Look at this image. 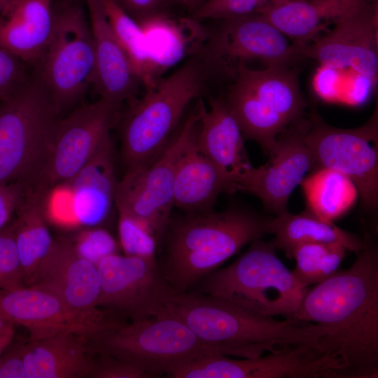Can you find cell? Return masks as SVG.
Instances as JSON below:
<instances>
[{"label": "cell", "mask_w": 378, "mask_h": 378, "mask_svg": "<svg viewBox=\"0 0 378 378\" xmlns=\"http://www.w3.org/2000/svg\"><path fill=\"white\" fill-rule=\"evenodd\" d=\"M347 269L307 290L292 317L321 326L319 345L345 363L353 378L378 372V248L370 244Z\"/></svg>", "instance_id": "cell-1"}, {"label": "cell", "mask_w": 378, "mask_h": 378, "mask_svg": "<svg viewBox=\"0 0 378 378\" xmlns=\"http://www.w3.org/2000/svg\"><path fill=\"white\" fill-rule=\"evenodd\" d=\"M161 314L181 320L220 355L241 358L285 346L319 344L326 333L317 324L253 314L198 291L176 293Z\"/></svg>", "instance_id": "cell-2"}, {"label": "cell", "mask_w": 378, "mask_h": 378, "mask_svg": "<svg viewBox=\"0 0 378 378\" xmlns=\"http://www.w3.org/2000/svg\"><path fill=\"white\" fill-rule=\"evenodd\" d=\"M170 219L162 239L164 251L160 269L178 293L189 291L245 245L268 234L271 217L232 206Z\"/></svg>", "instance_id": "cell-3"}, {"label": "cell", "mask_w": 378, "mask_h": 378, "mask_svg": "<svg viewBox=\"0 0 378 378\" xmlns=\"http://www.w3.org/2000/svg\"><path fill=\"white\" fill-rule=\"evenodd\" d=\"M250 244L232 264L205 276L197 291L253 314L292 318L308 288L280 260L272 240Z\"/></svg>", "instance_id": "cell-4"}, {"label": "cell", "mask_w": 378, "mask_h": 378, "mask_svg": "<svg viewBox=\"0 0 378 378\" xmlns=\"http://www.w3.org/2000/svg\"><path fill=\"white\" fill-rule=\"evenodd\" d=\"M208 75L200 58L190 59L130 103L120 139L127 169L145 166L161 153L186 109L200 97Z\"/></svg>", "instance_id": "cell-5"}, {"label": "cell", "mask_w": 378, "mask_h": 378, "mask_svg": "<svg viewBox=\"0 0 378 378\" xmlns=\"http://www.w3.org/2000/svg\"><path fill=\"white\" fill-rule=\"evenodd\" d=\"M91 353H106L140 369L149 377H170L179 368L210 355H220L183 322L159 315L120 321L86 340Z\"/></svg>", "instance_id": "cell-6"}, {"label": "cell", "mask_w": 378, "mask_h": 378, "mask_svg": "<svg viewBox=\"0 0 378 378\" xmlns=\"http://www.w3.org/2000/svg\"><path fill=\"white\" fill-rule=\"evenodd\" d=\"M232 79L225 100L244 138L258 143L267 155L277 136L302 118L307 107L297 71L243 64Z\"/></svg>", "instance_id": "cell-7"}, {"label": "cell", "mask_w": 378, "mask_h": 378, "mask_svg": "<svg viewBox=\"0 0 378 378\" xmlns=\"http://www.w3.org/2000/svg\"><path fill=\"white\" fill-rule=\"evenodd\" d=\"M59 115L33 74L22 88L0 101V184L34 183Z\"/></svg>", "instance_id": "cell-8"}, {"label": "cell", "mask_w": 378, "mask_h": 378, "mask_svg": "<svg viewBox=\"0 0 378 378\" xmlns=\"http://www.w3.org/2000/svg\"><path fill=\"white\" fill-rule=\"evenodd\" d=\"M83 2L53 6L52 38L32 71L59 114L75 106L92 87L94 41Z\"/></svg>", "instance_id": "cell-9"}, {"label": "cell", "mask_w": 378, "mask_h": 378, "mask_svg": "<svg viewBox=\"0 0 378 378\" xmlns=\"http://www.w3.org/2000/svg\"><path fill=\"white\" fill-rule=\"evenodd\" d=\"M304 141L312 154V170L328 168L345 175L356 186L363 208L370 211L377 209V110L366 123L353 129L331 126L313 111L308 119Z\"/></svg>", "instance_id": "cell-10"}, {"label": "cell", "mask_w": 378, "mask_h": 378, "mask_svg": "<svg viewBox=\"0 0 378 378\" xmlns=\"http://www.w3.org/2000/svg\"><path fill=\"white\" fill-rule=\"evenodd\" d=\"M200 59L208 74L233 78L238 68L258 60L266 66H289L302 58L300 48L259 13L219 20L207 31Z\"/></svg>", "instance_id": "cell-11"}, {"label": "cell", "mask_w": 378, "mask_h": 378, "mask_svg": "<svg viewBox=\"0 0 378 378\" xmlns=\"http://www.w3.org/2000/svg\"><path fill=\"white\" fill-rule=\"evenodd\" d=\"M200 104L172 136L161 153L149 164L127 169L118 181L115 206L138 218L162 239L171 219L176 169L189 141L196 132Z\"/></svg>", "instance_id": "cell-12"}, {"label": "cell", "mask_w": 378, "mask_h": 378, "mask_svg": "<svg viewBox=\"0 0 378 378\" xmlns=\"http://www.w3.org/2000/svg\"><path fill=\"white\" fill-rule=\"evenodd\" d=\"M176 378H349L344 360L319 344L285 346L254 358L210 355L178 370Z\"/></svg>", "instance_id": "cell-13"}, {"label": "cell", "mask_w": 378, "mask_h": 378, "mask_svg": "<svg viewBox=\"0 0 378 378\" xmlns=\"http://www.w3.org/2000/svg\"><path fill=\"white\" fill-rule=\"evenodd\" d=\"M97 268V306L113 317L135 321L159 315L178 293L165 279L157 258L117 253L100 260Z\"/></svg>", "instance_id": "cell-14"}, {"label": "cell", "mask_w": 378, "mask_h": 378, "mask_svg": "<svg viewBox=\"0 0 378 378\" xmlns=\"http://www.w3.org/2000/svg\"><path fill=\"white\" fill-rule=\"evenodd\" d=\"M120 106L99 99L57 120L33 185L47 190L71 179L92 158L120 115Z\"/></svg>", "instance_id": "cell-15"}, {"label": "cell", "mask_w": 378, "mask_h": 378, "mask_svg": "<svg viewBox=\"0 0 378 378\" xmlns=\"http://www.w3.org/2000/svg\"><path fill=\"white\" fill-rule=\"evenodd\" d=\"M307 122L308 119L301 118L281 132L265 164L251 165L233 178L234 191L255 195L274 216L288 211L291 193L313 168L312 154L304 141Z\"/></svg>", "instance_id": "cell-16"}, {"label": "cell", "mask_w": 378, "mask_h": 378, "mask_svg": "<svg viewBox=\"0 0 378 378\" xmlns=\"http://www.w3.org/2000/svg\"><path fill=\"white\" fill-rule=\"evenodd\" d=\"M29 286L52 293L72 313L100 331L117 321L97 306L100 286L97 265L80 256L69 239H54Z\"/></svg>", "instance_id": "cell-17"}, {"label": "cell", "mask_w": 378, "mask_h": 378, "mask_svg": "<svg viewBox=\"0 0 378 378\" xmlns=\"http://www.w3.org/2000/svg\"><path fill=\"white\" fill-rule=\"evenodd\" d=\"M302 58L323 68L350 70L376 86L378 77V4L374 1L337 20L330 29L300 48Z\"/></svg>", "instance_id": "cell-18"}, {"label": "cell", "mask_w": 378, "mask_h": 378, "mask_svg": "<svg viewBox=\"0 0 378 378\" xmlns=\"http://www.w3.org/2000/svg\"><path fill=\"white\" fill-rule=\"evenodd\" d=\"M0 313L14 325L24 327L30 340L42 339L62 331H70L87 339L99 332L72 313L55 294L37 286L0 289Z\"/></svg>", "instance_id": "cell-19"}, {"label": "cell", "mask_w": 378, "mask_h": 378, "mask_svg": "<svg viewBox=\"0 0 378 378\" xmlns=\"http://www.w3.org/2000/svg\"><path fill=\"white\" fill-rule=\"evenodd\" d=\"M92 33L94 69L92 87L99 99L121 106L135 101L141 80L117 39L99 0H84Z\"/></svg>", "instance_id": "cell-20"}, {"label": "cell", "mask_w": 378, "mask_h": 378, "mask_svg": "<svg viewBox=\"0 0 378 378\" xmlns=\"http://www.w3.org/2000/svg\"><path fill=\"white\" fill-rule=\"evenodd\" d=\"M117 183L110 134L88 162L71 179L61 184L74 223L92 227L104 222L115 206Z\"/></svg>", "instance_id": "cell-21"}, {"label": "cell", "mask_w": 378, "mask_h": 378, "mask_svg": "<svg viewBox=\"0 0 378 378\" xmlns=\"http://www.w3.org/2000/svg\"><path fill=\"white\" fill-rule=\"evenodd\" d=\"M54 26L52 0H12L0 12V48L34 68Z\"/></svg>", "instance_id": "cell-22"}, {"label": "cell", "mask_w": 378, "mask_h": 378, "mask_svg": "<svg viewBox=\"0 0 378 378\" xmlns=\"http://www.w3.org/2000/svg\"><path fill=\"white\" fill-rule=\"evenodd\" d=\"M376 0H286L267 4L264 15L297 47H304L339 19Z\"/></svg>", "instance_id": "cell-23"}, {"label": "cell", "mask_w": 378, "mask_h": 378, "mask_svg": "<svg viewBox=\"0 0 378 378\" xmlns=\"http://www.w3.org/2000/svg\"><path fill=\"white\" fill-rule=\"evenodd\" d=\"M200 110L196 144L205 156L232 180L251 165L240 127L225 99H211L209 108L200 99Z\"/></svg>", "instance_id": "cell-24"}, {"label": "cell", "mask_w": 378, "mask_h": 378, "mask_svg": "<svg viewBox=\"0 0 378 378\" xmlns=\"http://www.w3.org/2000/svg\"><path fill=\"white\" fill-rule=\"evenodd\" d=\"M197 129L181 155L174 185V205L187 212L211 210L220 194L235 192L231 176L198 148Z\"/></svg>", "instance_id": "cell-25"}, {"label": "cell", "mask_w": 378, "mask_h": 378, "mask_svg": "<svg viewBox=\"0 0 378 378\" xmlns=\"http://www.w3.org/2000/svg\"><path fill=\"white\" fill-rule=\"evenodd\" d=\"M86 338L62 331L39 340H29L24 348L27 378L91 377L94 360Z\"/></svg>", "instance_id": "cell-26"}, {"label": "cell", "mask_w": 378, "mask_h": 378, "mask_svg": "<svg viewBox=\"0 0 378 378\" xmlns=\"http://www.w3.org/2000/svg\"><path fill=\"white\" fill-rule=\"evenodd\" d=\"M48 190L29 184L13 219L15 243L25 286L31 284L54 241L46 214Z\"/></svg>", "instance_id": "cell-27"}, {"label": "cell", "mask_w": 378, "mask_h": 378, "mask_svg": "<svg viewBox=\"0 0 378 378\" xmlns=\"http://www.w3.org/2000/svg\"><path fill=\"white\" fill-rule=\"evenodd\" d=\"M268 234L276 249L291 259L297 246L306 243H340L349 251L358 253L370 244L357 234L346 231L305 209L297 214L288 211L271 217Z\"/></svg>", "instance_id": "cell-28"}, {"label": "cell", "mask_w": 378, "mask_h": 378, "mask_svg": "<svg viewBox=\"0 0 378 378\" xmlns=\"http://www.w3.org/2000/svg\"><path fill=\"white\" fill-rule=\"evenodd\" d=\"M300 185L307 209L330 222L346 214L358 197L357 188L351 179L328 168L311 171Z\"/></svg>", "instance_id": "cell-29"}, {"label": "cell", "mask_w": 378, "mask_h": 378, "mask_svg": "<svg viewBox=\"0 0 378 378\" xmlns=\"http://www.w3.org/2000/svg\"><path fill=\"white\" fill-rule=\"evenodd\" d=\"M192 22L190 18L178 23L167 14L159 15L140 23L148 51L157 77L180 62L189 52L187 34Z\"/></svg>", "instance_id": "cell-30"}, {"label": "cell", "mask_w": 378, "mask_h": 378, "mask_svg": "<svg viewBox=\"0 0 378 378\" xmlns=\"http://www.w3.org/2000/svg\"><path fill=\"white\" fill-rule=\"evenodd\" d=\"M119 43L127 53L146 90L159 78L154 71L140 24L127 15L114 0H99Z\"/></svg>", "instance_id": "cell-31"}, {"label": "cell", "mask_w": 378, "mask_h": 378, "mask_svg": "<svg viewBox=\"0 0 378 378\" xmlns=\"http://www.w3.org/2000/svg\"><path fill=\"white\" fill-rule=\"evenodd\" d=\"M347 248L340 243H306L294 248L291 259L295 261L292 271L304 288L316 284L338 271L346 255Z\"/></svg>", "instance_id": "cell-32"}, {"label": "cell", "mask_w": 378, "mask_h": 378, "mask_svg": "<svg viewBox=\"0 0 378 378\" xmlns=\"http://www.w3.org/2000/svg\"><path fill=\"white\" fill-rule=\"evenodd\" d=\"M118 216L119 246L125 255L144 258H157L158 239L154 232L144 222L116 209Z\"/></svg>", "instance_id": "cell-33"}, {"label": "cell", "mask_w": 378, "mask_h": 378, "mask_svg": "<svg viewBox=\"0 0 378 378\" xmlns=\"http://www.w3.org/2000/svg\"><path fill=\"white\" fill-rule=\"evenodd\" d=\"M69 240L80 256L96 265L105 257L117 253L120 246L107 230L97 226L84 227Z\"/></svg>", "instance_id": "cell-34"}, {"label": "cell", "mask_w": 378, "mask_h": 378, "mask_svg": "<svg viewBox=\"0 0 378 378\" xmlns=\"http://www.w3.org/2000/svg\"><path fill=\"white\" fill-rule=\"evenodd\" d=\"M24 286L13 220L0 230V289L10 290Z\"/></svg>", "instance_id": "cell-35"}, {"label": "cell", "mask_w": 378, "mask_h": 378, "mask_svg": "<svg viewBox=\"0 0 378 378\" xmlns=\"http://www.w3.org/2000/svg\"><path fill=\"white\" fill-rule=\"evenodd\" d=\"M267 5L264 0H206L192 13L190 18L223 20L257 13Z\"/></svg>", "instance_id": "cell-36"}, {"label": "cell", "mask_w": 378, "mask_h": 378, "mask_svg": "<svg viewBox=\"0 0 378 378\" xmlns=\"http://www.w3.org/2000/svg\"><path fill=\"white\" fill-rule=\"evenodd\" d=\"M28 65L10 52L0 48V101L8 97L31 77Z\"/></svg>", "instance_id": "cell-37"}, {"label": "cell", "mask_w": 378, "mask_h": 378, "mask_svg": "<svg viewBox=\"0 0 378 378\" xmlns=\"http://www.w3.org/2000/svg\"><path fill=\"white\" fill-rule=\"evenodd\" d=\"M92 378H148L147 374L135 366L106 353H96Z\"/></svg>", "instance_id": "cell-38"}, {"label": "cell", "mask_w": 378, "mask_h": 378, "mask_svg": "<svg viewBox=\"0 0 378 378\" xmlns=\"http://www.w3.org/2000/svg\"><path fill=\"white\" fill-rule=\"evenodd\" d=\"M29 184L21 181L0 184V230L15 218Z\"/></svg>", "instance_id": "cell-39"}, {"label": "cell", "mask_w": 378, "mask_h": 378, "mask_svg": "<svg viewBox=\"0 0 378 378\" xmlns=\"http://www.w3.org/2000/svg\"><path fill=\"white\" fill-rule=\"evenodd\" d=\"M139 24L153 17L166 14V8L174 0H114Z\"/></svg>", "instance_id": "cell-40"}, {"label": "cell", "mask_w": 378, "mask_h": 378, "mask_svg": "<svg viewBox=\"0 0 378 378\" xmlns=\"http://www.w3.org/2000/svg\"><path fill=\"white\" fill-rule=\"evenodd\" d=\"M13 340L0 357V378H27L24 364L26 342L13 343Z\"/></svg>", "instance_id": "cell-41"}, {"label": "cell", "mask_w": 378, "mask_h": 378, "mask_svg": "<svg viewBox=\"0 0 378 378\" xmlns=\"http://www.w3.org/2000/svg\"><path fill=\"white\" fill-rule=\"evenodd\" d=\"M15 336L14 326L0 335V357L12 342Z\"/></svg>", "instance_id": "cell-42"}, {"label": "cell", "mask_w": 378, "mask_h": 378, "mask_svg": "<svg viewBox=\"0 0 378 378\" xmlns=\"http://www.w3.org/2000/svg\"><path fill=\"white\" fill-rule=\"evenodd\" d=\"M206 0H174V3H177L192 13Z\"/></svg>", "instance_id": "cell-43"}, {"label": "cell", "mask_w": 378, "mask_h": 378, "mask_svg": "<svg viewBox=\"0 0 378 378\" xmlns=\"http://www.w3.org/2000/svg\"><path fill=\"white\" fill-rule=\"evenodd\" d=\"M53 6L56 8H64L74 4L84 1V0H52Z\"/></svg>", "instance_id": "cell-44"}, {"label": "cell", "mask_w": 378, "mask_h": 378, "mask_svg": "<svg viewBox=\"0 0 378 378\" xmlns=\"http://www.w3.org/2000/svg\"><path fill=\"white\" fill-rule=\"evenodd\" d=\"M14 324L0 313V335Z\"/></svg>", "instance_id": "cell-45"}, {"label": "cell", "mask_w": 378, "mask_h": 378, "mask_svg": "<svg viewBox=\"0 0 378 378\" xmlns=\"http://www.w3.org/2000/svg\"><path fill=\"white\" fill-rule=\"evenodd\" d=\"M267 4H279L286 0H264Z\"/></svg>", "instance_id": "cell-46"}, {"label": "cell", "mask_w": 378, "mask_h": 378, "mask_svg": "<svg viewBox=\"0 0 378 378\" xmlns=\"http://www.w3.org/2000/svg\"><path fill=\"white\" fill-rule=\"evenodd\" d=\"M12 0H0V10H1Z\"/></svg>", "instance_id": "cell-47"}, {"label": "cell", "mask_w": 378, "mask_h": 378, "mask_svg": "<svg viewBox=\"0 0 378 378\" xmlns=\"http://www.w3.org/2000/svg\"><path fill=\"white\" fill-rule=\"evenodd\" d=\"M0 12H1V10H0Z\"/></svg>", "instance_id": "cell-48"}]
</instances>
